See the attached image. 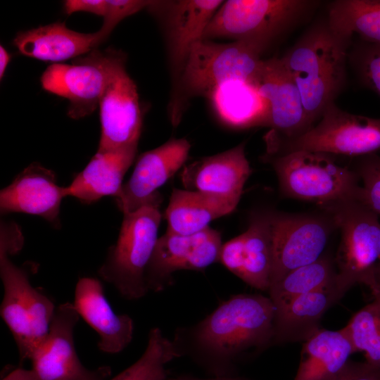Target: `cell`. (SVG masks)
Instances as JSON below:
<instances>
[{"instance_id": "ffe728a7", "label": "cell", "mask_w": 380, "mask_h": 380, "mask_svg": "<svg viewBox=\"0 0 380 380\" xmlns=\"http://www.w3.org/2000/svg\"><path fill=\"white\" fill-rule=\"evenodd\" d=\"M73 305L80 317L97 333L100 350L115 354L131 343L134 329L132 319L113 311L99 279L80 278L75 286Z\"/></svg>"}, {"instance_id": "ba28073f", "label": "cell", "mask_w": 380, "mask_h": 380, "mask_svg": "<svg viewBox=\"0 0 380 380\" xmlns=\"http://www.w3.org/2000/svg\"><path fill=\"white\" fill-rule=\"evenodd\" d=\"M380 150V118L352 114L329 105L305 134L267 144L266 156L297 151L361 157Z\"/></svg>"}, {"instance_id": "7402d4cb", "label": "cell", "mask_w": 380, "mask_h": 380, "mask_svg": "<svg viewBox=\"0 0 380 380\" xmlns=\"http://www.w3.org/2000/svg\"><path fill=\"white\" fill-rule=\"evenodd\" d=\"M346 292L335 277L324 286L302 295L275 311L274 345L307 341L320 329L324 314Z\"/></svg>"}, {"instance_id": "e575fe53", "label": "cell", "mask_w": 380, "mask_h": 380, "mask_svg": "<svg viewBox=\"0 0 380 380\" xmlns=\"http://www.w3.org/2000/svg\"><path fill=\"white\" fill-rule=\"evenodd\" d=\"M334 380H380V367L350 360Z\"/></svg>"}, {"instance_id": "d4e9b609", "label": "cell", "mask_w": 380, "mask_h": 380, "mask_svg": "<svg viewBox=\"0 0 380 380\" xmlns=\"http://www.w3.org/2000/svg\"><path fill=\"white\" fill-rule=\"evenodd\" d=\"M355 353L344 328L319 329L303 342L294 380H334Z\"/></svg>"}, {"instance_id": "f35d334b", "label": "cell", "mask_w": 380, "mask_h": 380, "mask_svg": "<svg viewBox=\"0 0 380 380\" xmlns=\"http://www.w3.org/2000/svg\"><path fill=\"white\" fill-rule=\"evenodd\" d=\"M11 60L10 53L2 46H0V77H4L6 69Z\"/></svg>"}, {"instance_id": "603a6c76", "label": "cell", "mask_w": 380, "mask_h": 380, "mask_svg": "<svg viewBox=\"0 0 380 380\" xmlns=\"http://www.w3.org/2000/svg\"><path fill=\"white\" fill-rule=\"evenodd\" d=\"M106 38L100 30L85 34L68 28L64 23H55L18 32L13 44L26 56L59 62L89 53Z\"/></svg>"}, {"instance_id": "74e56055", "label": "cell", "mask_w": 380, "mask_h": 380, "mask_svg": "<svg viewBox=\"0 0 380 380\" xmlns=\"http://www.w3.org/2000/svg\"><path fill=\"white\" fill-rule=\"evenodd\" d=\"M167 380H251L249 379L234 376H210L208 378H199L191 374H180L174 377H169Z\"/></svg>"}, {"instance_id": "f546056e", "label": "cell", "mask_w": 380, "mask_h": 380, "mask_svg": "<svg viewBox=\"0 0 380 380\" xmlns=\"http://www.w3.org/2000/svg\"><path fill=\"white\" fill-rule=\"evenodd\" d=\"M177 358L172 340L158 327L152 328L141 357L110 380H167V363Z\"/></svg>"}, {"instance_id": "ab89813d", "label": "cell", "mask_w": 380, "mask_h": 380, "mask_svg": "<svg viewBox=\"0 0 380 380\" xmlns=\"http://www.w3.org/2000/svg\"><path fill=\"white\" fill-rule=\"evenodd\" d=\"M375 281L376 285V293L374 296H380V259L375 271Z\"/></svg>"}, {"instance_id": "cb8c5ba5", "label": "cell", "mask_w": 380, "mask_h": 380, "mask_svg": "<svg viewBox=\"0 0 380 380\" xmlns=\"http://www.w3.org/2000/svg\"><path fill=\"white\" fill-rule=\"evenodd\" d=\"M137 146L97 151L67 186L68 196L85 203L95 202L103 196L116 197L123 186V177L134 160Z\"/></svg>"}, {"instance_id": "9c48e42d", "label": "cell", "mask_w": 380, "mask_h": 380, "mask_svg": "<svg viewBox=\"0 0 380 380\" xmlns=\"http://www.w3.org/2000/svg\"><path fill=\"white\" fill-rule=\"evenodd\" d=\"M265 51L247 41L198 42L192 49L180 77L190 95L208 96L217 87L232 81L255 86Z\"/></svg>"}, {"instance_id": "6da1fadb", "label": "cell", "mask_w": 380, "mask_h": 380, "mask_svg": "<svg viewBox=\"0 0 380 380\" xmlns=\"http://www.w3.org/2000/svg\"><path fill=\"white\" fill-rule=\"evenodd\" d=\"M274 319L270 297L234 295L197 323L177 327L173 348L211 376H234L239 364L274 345Z\"/></svg>"}, {"instance_id": "5b68a950", "label": "cell", "mask_w": 380, "mask_h": 380, "mask_svg": "<svg viewBox=\"0 0 380 380\" xmlns=\"http://www.w3.org/2000/svg\"><path fill=\"white\" fill-rule=\"evenodd\" d=\"M305 0H229L209 23L203 39L247 41L264 51L303 20L318 4Z\"/></svg>"}, {"instance_id": "8992f818", "label": "cell", "mask_w": 380, "mask_h": 380, "mask_svg": "<svg viewBox=\"0 0 380 380\" xmlns=\"http://www.w3.org/2000/svg\"><path fill=\"white\" fill-rule=\"evenodd\" d=\"M159 206L146 205L124 214L116 243L108 251L98 273L125 299L134 300L149 291L146 272L158 237Z\"/></svg>"}, {"instance_id": "2e32d148", "label": "cell", "mask_w": 380, "mask_h": 380, "mask_svg": "<svg viewBox=\"0 0 380 380\" xmlns=\"http://www.w3.org/2000/svg\"><path fill=\"white\" fill-rule=\"evenodd\" d=\"M99 106L101 134L97 151L138 145L142 115L137 86L125 65L107 84Z\"/></svg>"}, {"instance_id": "8d00e7d4", "label": "cell", "mask_w": 380, "mask_h": 380, "mask_svg": "<svg viewBox=\"0 0 380 380\" xmlns=\"http://www.w3.org/2000/svg\"><path fill=\"white\" fill-rule=\"evenodd\" d=\"M1 380H40L32 369L16 367L9 370Z\"/></svg>"}, {"instance_id": "3957f363", "label": "cell", "mask_w": 380, "mask_h": 380, "mask_svg": "<svg viewBox=\"0 0 380 380\" xmlns=\"http://www.w3.org/2000/svg\"><path fill=\"white\" fill-rule=\"evenodd\" d=\"M24 238L15 223L2 222L0 229V277L4 294L1 317L16 343L20 360H28L47 335L56 307L50 298L32 286L25 267L10 256L23 248Z\"/></svg>"}, {"instance_id": "836d02e7", "label": "cell", "mask_w": 380, "mask_h": 380, "mask_svg": "<svg viewBox=\"0 0 380 380\" xmlns=\"http://www.w3.org/2000/svg\"><path fill=\"white\" fill-rule=\"evenodd\" d=\"M152 2L143 0H107V12L100 30L108 37L122 20L148 8Z\"/></svg>"}, {"instance_id": "8fae6325", "label": "cell", "mask_w": 380, "mask_h": 380, "mask_svg": "<svg viewBox=\"0 0 380 380\" xmlns=\"http://www.w3.org/2000/svg\"><path fill=\"white\" fill-rule=\"evenodd\" d=\"M273 265L270 286L288 273L318 260L327 246L332 218L270 213Z\"/></svg>"}, {"instance_id": "4fadbf2b", "label": "cell", "mask_w": 380, "mask_h": 380, "mask_svg": "<svg viewBox=\"0 0 380 380\" xmlns=\"http://www.w3.org/2000/svg\"><path fill=\"white\" fill-rule=\"evenodd\" d=\"M220 234L210 227L192 234L165 232L159 237L146 272L148 291L161 292L174 284L179 270L202 271L220 262Z\"/></svg>"}, {"instance_id": "7c38bea8", "label": "cell", "mask_w": 380, "mask_h": 380, "mask_svg": "<svg viewBox=\"0 0 380 380\" xmlns=\"http://www.w3.org/2000/svg\"><path fill=\"white\" fill-rule=\"evenodd\" d=\"M80 318L73 303L56 307L47 335L29 359L40 380H106L110 376L109 366L90 369L80 362L74 343Z\"/></svg>"}, {"instance_id": "4dcf8cb0", "label": "cell", "mask_w": 380, "mask_h": 380, "mask_svg": "<svg viewBox=\"0 0 380 380\" xmlns=\"http://www.w3.org/2000/svg\"><path fill=\"white\" fill-rule=\"evenodd\" d=\"M355 353H365L366 362L380 367V296L355 313L343 327Z\"/></svg>"}, {"instance_id": "d6986e66", "label": "cell", "mask_w": 380, "mask_h": 380, "mask_svg": "<svg viewBox=\"0 0 380 380\" xmlns=\"http://www.w3.org/2000/svg\"><path fill=\"white\" fill-rule=\"evenodd\" d=\"M66 196L67 186L57 184L55 172L34 162L1 190L0 210L2 214L38 215L59 227L60 208Z\"/></svg>"}, {"instance_id": "44dd1931", "label": "cell", "mask_w": 380, "mask_h": 380, "mask_svg": "<svg viewBox=\"0 0 380 380\" xmlns=\"http://www.w3.org/2000/svg\"><path fill=\"white\" fill-rule=\"evenodd\" d=\"M243 143L220 153L202 158L181 174L188 190L198 191L239 202L251 174Z\"/></svg>"}, {"instance_id": "5bb4252c", "label": "cell", "mask_w": 380, "mask_h": 380, "mask_svg": "<svg viewBox=\"0 0 380 380\" xmlns=\"http://www.w3.org/2000/svg\"><path fill=\"white\" fill-rule=\"evenodd\" d=\"M268 105L266 143L299 137L313 126L305 110L300 91L281 58L263 60L255 84Z\"/></svg>"}, {"instance_id": "30bf717a", "label": "cell", "mask_w": 380, "mask_h": 380, "mask_svg": "<svg viewBox=\"0 0 380 380\" xmlns=\"http://www.w3.org/2000/svg\"><path fill=\"white\" fill-rule=\"evenodd\" d=\"M123 54L115 50L94 49L72 64L55 63L41 77L44 89L67 99L68 115L80 119L92 113L101 96L120 67L125 65Z\"/></svg>"}, {"instance_id": "1f68e13d", "label": "cell", "mask_w": 380, "mask_h": 380, "mask_svg": "<svg viewBox=\"0 0 380 380\" xmlns=\"http://www.w3.org/2000/svg\"><path fill=\"white\" fill-rule=\"evenodd\" d=\"M348 58L360 82L380 97V44L362 41Z\"/></svg>"}, {"instance_id": "52a82bcc", "label": "cell", "mask_w": 380, "mask_h": 380, "mask_svg": "<svg viewBox=\"0 0 380 380\" xmlns=\"http://www.w3.org/2000/svg\"><path fill=\"white\" fill-rule=\"evenodd\" d=\"M340 229L335 263L336 279L348 291L356 284L376 293L375 271L380 259L379 215L360 199H348L324 207Z\"/></svg>"}, {"instance_id": "e0dca14e", "label": "cell", "mask_w": 380, "mask_h": 380, "mask_svg": "<svg viewBox=\"0 0 380 380\" xmlns=\"http://www.w3.org/2000/svg\"><path fill=\"white\" fill-rule=\"evenodd\" d=\"M220 262L250 286L268 291L273 265L270 213L253 217L244 232L223 243Z\"/></svg>"}, {"instance_id": "f1b7e54d", "label": "cell", "mask_w": 380, "mask_h": 380, "mask_svg": "<svg viewBox=\"0 0 380 380\" xmlns=\"http://www.w3.org/2000/svg\"><path fill=\"white\" fill-rule=\"evenodd\" d=\"M336 275L334 261L324 254L316 261L293 270L268 290L274 312L285 308L296 298L324 286Z\"/></svg>"}, {"instance_id": "83f0119b", "label": "cell", "mask_w": 380, "mask_h": 380, "mask_svg": "<svg viewBox=\"0 0 380 380\" xmlns=\"http://www.w3.org/2000/svg\"><path fill=\"white\" fill-rule=\"evenodd\" d=\"M327 21L336 32L380 44V0H337L328 7Z\"/></svg>"}, {"instance_id": "ac0fdd59", "label": "cell", "mask_w": 380, "mask_h": 380, "mask_svg": "<svg viewBox=\"0 0 380 380\" xmlns=\"http://www.w3.org/2000/svg\"><path fill=\"white\" fill-rule=\"evenodd\" d=\"M222 3L221 0L153 1L148 8L163 15L170 61L178 77Z\"/></svg>"}, {"instance_id": "7a4b0ae2", "label": "cell", "mask_w": 380, "mask_h": 380, "mask_svg": "<svg viewBox=\"0 0 380 380\" xmlns=\"http://www.w3.org/2000/svg\"><path fill=\"white\" fill-rule=\"evenodd\" d=\"M351 39L335 32L326 20L310 27L281 58L312 126L344 87Z\"/></svg>"}, {"instance_id": "9a60e30c", "label": "cell", "mask_w": 380, "mask_h": 380, "mask_svg": "<svg viewBox=\"0 0 380 380\" xmlns=\"http://www.w3.org/2000/svg\"><path fill=\"white\" fill-rule=\"evenodd\" d=\"M189 151L187 140L173 139L142 153L129 180L123 184L115 197L118 207L123 214L146 205L160 206L161 198L158 189L182 167Z\"/></svg>"}, {"instance_id": "d590c367", "label": "cell", "mask_w": 380, "mask_h": 380, "mask_svg": "<svg viewBox=\"0 0 380 380\" xmlns=\"http://www.w3.org/2000/svg\"><path fill=\"white\" fill-rule=\"evenodd\" d=\"M67 14L83 11L105 17L107 12V0H68L64 3Z\"/></svg>"}, {"instance_id": "4316f807", "label": "cell", "mask_w": 380, "mask_h": 380, "mask_svg": "<svg viewBox=\"0 0 380 380\" xmlns=\"http://www.w3.org/2000/svg\"><path fill=\"white\" fill-rule=\"evenodd\" d=\"M208 98L222 120L231 126H266L267 103L251 84L229 82L215 88Z\"/></svg>"}, {"instance_id": "277c9868", "label": "cell", "mask_w": 380, "mask_h": 380, "mask_svg": "<svg viewBox=\"0 0 380 380\" xmlns=\"http://www.w3.org/2000/svg\"><path fill=\"white\" fill-rule=\"evenodd\" d=\"M330 155L297 151L265 156L286 197L313 202L323 208L348 199H360L361 185L355 171L334 161Z\"/></svg>"}, {"instance_id": "484cf974", "label": "cell", "mask_w": 380, "mask_h": 380, "mask_svg": "<svg viewBox=\"0 0 380 380\" xmlns=\"http://www.w3.org/2000/svg\"><path fill=\"white\" fill-rule=\"evenodd\" d=\"M238 203L201 191L174 189L165 210L166 232L184 235L201 232L213 220L233 212Z\"/></svg>"}, {"instance_id": "d6a6232c", "label": "cell", "mask_w": 380, "mask_h": 380, "mask_svg": "<svg viewBox=\"0 0 380 380\" xmlns=\"http://www.w3.org/2000/svg\"><path fill=\"white\" fill-rule=\"evenodd\" d=\"M355 170L362 182L360 201L380 215V156L372 153L359 157Z\"/></svg>"}]
</instances>
